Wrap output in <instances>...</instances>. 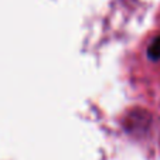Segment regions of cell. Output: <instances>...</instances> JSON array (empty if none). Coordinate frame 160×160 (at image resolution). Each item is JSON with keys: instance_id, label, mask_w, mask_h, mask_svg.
<instances>
[{"instance_id": "1", "label": "cell", "mask_w": 160, "mask_h": 160, "mask_svg": "<svg viewBox=\"0 0 160 160\" xmlns=\"http://www.w3.org/2000/svg\"><path fill=\"white\" fill-rule=\"evenodd\" d=\"M148 57L152 61H159L160 60V34L156 36L148 45V51H146Z\"/></svg>"}]
</instances>
